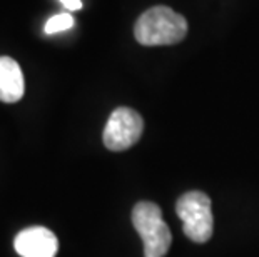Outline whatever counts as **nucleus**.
I'll return each mask as SVG.
<instances>
[{"label":"nucleus","instance_id":"7","mask_svg":"<svg viewBox=\"0 0 259 257\" xmlns=\"http://www.w3.org/2000/svg\"><path fill=\"white\" fill-rule=\"evenodd\" d=\"M74 25V17L70 14H57L54 15L47 20L46 27H44V30H46V34H57V32H64L70 29V27Z\"/></svg>","mask_w":259,"mask_h":257},{"label":"nucleus","instance_id":"2","mask_svg":"<svg viewBox=\"0 0 259 257\" xmlns=\"http://www.w3.org/2000/svg\"><path fill=\"white\" fill-rule=\"evenodd\" d=\"M132 224L144 240V257H164L167 254L172 236L157 204L154 202L136 204L132 211Z\"/></svg>","mask_w":259,"mask_h":257},{"label":"nucleus","instance_id":"6","mask_svg":"<svg viewBox=\"0 0 259 257\" xmlns=\"http://www.w3.org/2000/svg\"><path fill=\"white\" fill-rule=\"evenodd\" d=\"M25 82L20 65L14 59L0 57V100L15 104L24 97Z\"/></svg>","mask_w":259,"mask_h":257},{"label":"nucleus","instance_id":"4","mask_svg":"<svg viewBox=\"0 0 259 257\" xmlns=\"http://www.w3.org/2000/svg\"><path fill=\"white\" fill-rule=\"evenodd\" d=\"M144 120L131 107H117L109 117L104 129L102 140L109 150H127L136 142H139Z\"/></svg>","mask_w":259,"mask_h":257},{"label":"nucleus","instance_id":"3","mask_svg":"<svg viewBox=\"0 0 259 257\" xmlns=\"http://www.w3.org/2000/svg\"><path fill=\"white\" fill-rule=\"evenodd\" d=\"M176 212L184 224V234L197 244L207 242L214 231V217L209 195L199 190H191L181 195Z\"/></svg>","mask_w":259,"mask_h":257},{"label":"nucleus","instance_id":"8","mask_svg":"<svg viewBox=\"0 0 259 257\" xmlns=\"http://www.w3.org/2000/svg\"><path fill=\"white\" fill-rule=\"evenodd\" d=\"M62 2V5L67 10H79L82 9V2L80 0H60Z\"/></svg>","mask_w":259,"mask_h":257},{"label":"nucleus","instance_id":"1","mask_svg":"<svg viewBox=\"0 0 259 257\" xmlns=\"http://www.w3.org/2000/svg\"><path fill=\"white\" fill-rule=\"evenodd\" d=\"M134 35L141 45H174L187 35V20L166 5H157L137 19Z\"/></svg>","mask_w":259,"mask_h":257},{"label":"nucleus","instance_id":"5","mask_svg":"<svg viewBox=\"0 0 259 257\" xmlns=\"http://www.w3.org/2000/svg\"><path fill=\"white\" fill-rule=\"evenodd\" d=\"M14 247L22 257H56L59 240L47 227H27L14 239Z\"/></svg>","mask_w":259,"mask_h":257}]
</instances>
